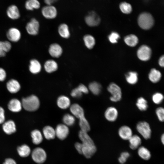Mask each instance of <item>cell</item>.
I'll return each instance as SVG.
<instances>
[{
	"mask_svg": "<svg viewBox=\"0 0 164 164\" xmlns=\"http://www.w3.org/2000/svg\"><path fill=\"white\" fill-rule=\"evenodd\" d=\"M21 103L23 108L29 111H36L40 106V101L38 98L34 95L23 98Z\"/></svg>",
	"mask_w": 164,
	"mask_h": 164,
	"instance_id": "1",
	"label": "cell"
},
{
	"mask_svg": "<svg viewBox=\"0 0 164 164\" xmlns=\"http://www.w3.org/2000/svg\"><path fill=\"white\" fill-rule=\"evenodd\" d=\"M138 23L139 26L142 29H148L153 26L154 20L152 16L150 13L143 12L139 15Z\"/></svg>",
	"mask_w": 164,
	"mask_h": 164,
	"instance_id": "2",
	"label": "cell"
},
{
	"mask_svg": "<svg viewBox=\"0 0 164 164\" xmlns=\"http://www.w3.org/2000/svg\"><path fill=\"white\" fill-rule=\"evenodd\" d=\"M108 91L111 94L110 100L113 102L120 101L122 97V91L120 87L114 83L110 84L107 87Z\"/></svg>",
	"mask_w": 164,
	"mask_h": 164,
	"instance_id": "3",
	"label": "cell"
},
{
	"mask_svg": "<svg viewBox=\"0 0 164 164\" xmlns=\"http://www.w3.org/2000/svg\"><path fill=\"white\" fill-rule=\"evenodd\" d=\"M136 128L138 133L146 139H149L151 135V129L149 124L145 121H140L136 125Z\"/></svg>",
	"mask_w": 164,
	"mask_h": 164,
	"instance_id": "4",
	"label": "cell"
},
{
	"mask_svg": "<svg viewBox=\"0 0 164 164\" xmlns=\"http://www.w3.org/2000/svg\"><path fill=\"white\" fill-rule=\"evenodd\" d=\"M31 156L34 162L38 164H42L46 159V154L42 148L37 147L34 149L31 153Z\"/></svg>",
	"mask_w": 164,
	"mask_h": 164,
	"instance_id": "5",
	"label": "cell"
},
{
	"mask_svg": "<svg viewBox=\"0 0 164 164\" xmlns=\"http://www.w3.org/2000/svg\"><path fill=\"white\" fill-rule=\"evenodd\" d=\"M85 21L89 26L94 27L98 26L101 21L100 18L95 12H89L85 18Z\"/></svg>",
	"mask_w": 164,
	"mask_h": 164,
	"instance_id": "6",
	"label": "cell"
},
{
	"mask_svg": "<svg viewBox=\"0 0 164 164\" xmlns=\"http://www.w3.org/2000/svg\"><path fill=\"white\" fill-rule=\"evenodd\" d=\"M41 12L43 16L48 19H54L56 16L57 13L56 8L51 5H47L43 7Z\"/></svg>",
	"mask_w": 164,
	"mask_h": 164,
	"instance_id": "7",
	"label": "cell"
},
{
	"mask_svg": "<svg viewBox=\"0 0 164 164\" xmlns=\"http://www.w3.org/2000/svg\"><path fill=\"white\" fill-rule=\"evenodd\" d=\"M55 130L56 136L59 139L63 140L68 136L69 133L68 126L63 124L58 125Z\"/></svg>",
	"mask_w": 164,
	"mask_h": 164,
	"instance_id": "8",
	"label": "cell"
},
{
	"mask_svg": "<svg viewBox=\"0 0 164 164\" xmlns=\"http://www.w3.org/2000/svg\"><path fill=\"white\" fill-rule=\"evenodd\" d=\"M39 27V22L36 19L32 18L26 26L27 33L32 35H36L38 33Z\"/></svg>",
	"mask_w": 164,
	"mask_h": 164,
	"instance_id": "9",
	"label": "cell"
},
{
	"mask_svg": "<svg viewBox=\"0 0 164 164\" xmlns=\"http://www.w3.org/2000/svg\"><path fill=\"white\" fill-rule=\"evenodd\" d=\"M137 55L138 58L142 61H147L149 60L151 55L150 48L146 45H142L138 49Z\"/></svg>",
	"mask_w": 164,
	"mask_h": 164,
	"instance_id": "10",
	"label": "cell"
},
{
	"mask_svg": "<svg viewBox=\"0 0 164 164\" xmlns=\"http://www.w3.org/2000/svg\"><path fill=\"white\" fill-rule=\"evenodd\" d=\"M106 119L110 122H114L117 119L118 116V111L115 107L113 106L108 107L104 112Z\"/></svg>",
	"mask_w": 164,
	"mask_h": 164,
	"instance_id": "11",
	"label": "cell"
},
{
	"mask_svg": "<svg viewBox=\"0 0 164 164\" xmlns=\"http://www.w3.org/2000/svg\"><path fill=\"white\" fill-rule=\"evenodd\" d=\"M82 144V154H83L87 158H91L96 151V147L94 144Z\"/></svg>",
	"mask_w": 164,
	"mask_h": 164,
	"instance_id": "12",
	"label": "cell"
},
{
	"mask_svg": "<svg viewBox=\"0 0 164 164\" xmlns=\"http://www.w3.org/2000/svg\"><path fill=\"white\" fill-rule=\"evenodd\" d=\"M7 37L11 41L16 42L18 41L21 37V33L20 31L15 28H10L8 31Z\"/></svg>",
	"mask_w": 164,
	"mask_h": 164,
	"instance_id": "13",
	"label": "cell"
},
{
	"mask_svg": "<svg viewBox=\"0 0 164 164\" xmlns=\"http://www.w3.org/2000/svg\"><path fill=\"white\" fill-rule=\"evenodd\" d=\"M70 110L72 115L79 119L85 117L83 109L77 104H74L71 105Z\"/></svg>",
	"mask_w": 164,
	"mask_h": 164,
	"instance_id": "14",
	"label": "cell"
},
{
	"mask_svg": "<svg viewBox=\"0 0 164 164\" xmlns=\"http://www.w3.org/2000/svg\"><path fill=\"white\" fill-rule=\"evenodd\" d=\"M120 137L124 140H128L133 135L131 128L127 125H123L121 127L118 131Z\"/></svg>",
	"mask_w": 164,
	"mask_h": 164,
	"instance_id": "15",
	"label": "cell"
},
{
	"mask_svg": "<svg viewBox=\"0 0 164 164\" xmlns=\"http://www.w3.org/2000/svg\"><path fill=\"white\" fill-rule=\"evenodd\" d=\"M50 55L54 58H58L62 55L63 49L61 46L56 43L51 44L48 50Z\"/></svg>",
	"mask_w": 164,
	"mask_h": 164,
	"instance_id": "16",
	"label": "cell"
},
{
	"mask_svg": "<svg viewBox=\"0 0 164 164\" xmlns=\"http://www.w3.org/2000/svg\"><path fill=\"white\" fill-rule=\"evenodd\" d=\"M6 13L8 17L12 19H17L20 16L19 9L15 5H12L9 6Z\"/></svg>",
	"mask_w": 164,
	"mask_h": 164,
	"instance_id": "17",
	"label": "cell"
},
{
	"mask_svg": "<svg viewBox=\"0 0 164 164\" xmlns=\"http://www.w3.org/2000/svg\"><path fill=\"white\" fill-rule=\"evenodd\" d=\"M6 87L9 91L12 93L17 92L21 88L19 82L14 79H12L9 80L7 83Z\"/></svg>",
	"mask_w": 164,
	"mask_h": 164,
	"instance_id": "18",
	"label": "cell"
},
{
	"mask_svg": "<svg viewBox=\"0 0 164 164\" xmlns=\"http://www.w3.org/2000/svg\"><path fill=\"white\" fill-rule=\"evenodd\" d=\"M57 104L60 108L65 109L70 106V100L65 95H61L57 98Z\"/></svg>",
	"mask_w": 164,
	"mask_h": 164,
	"instance_id": "19",
	"label": "cell"
},
{
	"mask_svg": "<svg viewBox=\"0 0 164 164\" xmlns=\"http://www.w3.org/2000/svg\"><path fill=\"white\" fill-rule=\"evenodd\" d=\"M2 128L4 132L8 135L11 134L16 131L15 124L11 120L5 122L3 125Z\"/></svg>",
	"mask_w": 164,
	"mask_h": 164,
	"instance_id": "20",
	"label": "cell"
},
{
	"mask_svg": "<svg viewBox=\"0 0 164 164\" xmlns=\"http://www.w3.org/2000/svg\"><path fill=\"white\" fill-rule=\"evenodd\" d=\"M22 106L21 103L16 99L11 100L8 104V109L10 111L15 112L20 111L22 109Z\"/></svg>",
	"mask_w": 164,
	"mask_h": 164,
	"instance_id": "21",
	"label": "cell"
},
{
	"mask_svg": "<svg viewBox=\"0 0 164 164\" xmlns=\"http://www.w3.org/2000/svg\"><path fill=\"white\" fill-rule=\"evenodd\" d=\"M44 67L45 71L48 73H51L56 71L58 68L57 63L53 60H49L46 61Z\"/></svg>",
	"mask_w": 164,
	"mask_h": 164,
	"instance_id": "22",
	"label": "cell"
},
{
	"mask_svg": "<svg viewBox=\"0 0 164 164\" xmlns=\"http://www.w3.org/2000/svg\"><path fill=\"white\" fill-rule=\"evenodd\" d=\"M29 69L32 73L36 74L40 71L41 65L40 62L37 60L32 59L30 61Z\"/></svg>",
	"mask_w": 164,
	"mask_h": 164,
	"instance_id": "23",
	"label": "cell"
},
{
	"mask_svg": "<svg viewBox=\"0 0 164 164\" xmlns=\"http://www.w3.org/2000/svg\"><path fill=\"white\" fill-rule=\"evenodd\" d=\"M43 132L44 137L47 140L53 139L56 137L55 130L50 126L44 127Z\"/></svg>",
	"mask_w": 164,
	"mask_h": 164,
	"instance_id": "24",
	"label": "cell"
},
{
	"mask_svg": "<svg viewBox=\"0 0 164 164\" xmlns=\"http://www.w3.org/2000/svg\"><path fill=\"white\" fill-rule=\"evenodd\" d=\"M162 75L161 72L155 69H152L150 71L148 76L149 80L152 83H156L159 81Z\"/></svg>",
	"mask_w": 164,
	"mask_h": 164,
	"instance_id": "25",
	"label": "cell"
},
{
	"mask_svg": "<svg viewBox=\"0 0 164 164\" xmlns=\"http://www.w3.org/2000/svg\"><path fill=\"white\" fill-rule=\"evenodd\" d=\"M58 32L59 35L64 38L67 39L70 36L69 27L65 23H62L59 25L58 28Z\"/></svg>",
	"mask_w": 164,
	"mask_h": 164,
	"instance_id": "26",
	"label": "cell"
},
{
	"mask_svg": "<svg viewBox=\"0 0 164 164\" xmlns=\"http://www.w3.org/2000/svg\"><path fill=\"white\" fill-rule=\"evenodd\" d=\"M128 141L130 143V147L133 150L138 148L142 142L141 138L136 135H132Z\"/></svg>",
	"mask_w": 164,
	"mask_h": 164,
	"instance_id": "27",
	"label": "cell"
},
{
	"mask_svg": "<svg viewBox=\"0 0 164 164\" xmlns=\"http://www.w3.org/2000/svg\"><path fill=\"white\" fill-rule=\"evenodd\" d=\"M32 142L35 145H39L43 140V137L41 132L38 130L32 131L31 133Z\"/></svg>",
	"mask_w": 164,
	"mask_h": 164,
	"instance_id": "28",
	"label": "cell"
},
{
	"mask_svg": "<svg viewBox=\"0 0 164 164\" xmlns=\"http://www.w3.org/2000/svg\"><path fill=\"white\" fill-rule=\"evenodd\" d=\"M17 151L19 155L22 157H28L31 152L30 148L26 144L19 146L17 148Z\"/></svg>",
	"mask_w": 164,
	"mask_h": 164,
	"instance_id": "29",
	"label": "cell"
},
{
	"mask_svg": "<svg viewBox=\"0 0 164 164\" xmlns=\"http://www.w3.org/2000/svg\"><path fill=\"white\" fill-rule=\"evenodd\" d=\"M79 137L84 144H94L93 141L87 134V132L80 130L78 134Z\"/></svg>",
	"mask_w": 164,
	"mask_h": 164,
	"instance_id": "30",
	"label": "cell"
},
{
	"mask_svg": "<svg viewBox=\"0 0 164 164\" xmlns=\"http://www.w3.org/2000/svg\"><path fill=\"white\" fill-rule=\"evenodd\" d=\"M83 40L86 46L89 49L93 48L95 44L94 37L91 35L87 34L83 37Z\"/></svg>",
	"mask_w": 164,
	"mask_h": 164,
	"instance_id": "31",
	"label": "cell"
},
{
	"mask_svg": "<svg viewBox=\"0 0 164 164\" xmlns=\"http://www.w3.org/2000/svg\"><path fill=\"white\" fill-rule=\"evenodd\" d=\"M125 76L126 80L129 84H135L138 81V73L135 72L130 71L127 73Z\"/></svg>",
	"mask_w": 164,
	"mask_h": 164,
	"instance_id": "32",
	"label": "cell"
},
{
	"mask_svg": "<svg viewBox=\"0 0 164 164\" xmlns=\"http://www.w3.org/2000/svg\"><path fill=\"white\" fill-rule=\"evenodd\" d=\"M88 88L93 94L98 95L101 92V86L100 84L97 82H93L89 84Z\"/></svg>",
	"mask_w": 164,
	"mask_h": 164,
	"instance_id": "33",
	"label": "cell"
},
{
	"mask_svg": "<svg viewBox=\"0 0 164 164\" xmlns=\"http://www.w3.org/2000/svg\"><path fill=\"white\" fill-rule=\"evenodd\" d=\"M138 153L139 156L145 160L149 159L151 157L150 152L144 146H141L138 148Z\"/></svg>",
	"mask_w": 164,
	"mask_h": 164,
	"instance_id": "34",
	"label": "cell"
},
{
	"mask_svg": "<svg viewBox=\"0 0 164 164\" xmlns=\"http://www.w3.org/2000/svg\"><path fill=\"white\" fill-rule=\"evenodd\" d=\"M40 6V3L38 0H27L25 4L26 8L29 10L38 9Z\"/></svg>",
	"mask_w": 164,
	"mask_h": 164,
	"instance_id": "35",
	"label": "cell"
},
{
	"mask_svg": "<svg viewBox=\"0 0 164 164\" xmlns=\"http://www.w3.org/2000/svg\"><path fill=\"white\" fill-rule=\"evenodd\" d=\"M124 41L128 45L133 47L137 44L138 42V39L135 35L131 34L125 38Z\"/></svg>",
	"mask_w": 164,
	"mask_h": 164,
	"instance_id": "36",
	"label": "cell"
},
{
	"mask_svg": "<svg viewBox=\"0 0 164 164\" xmlns=\"http://www.w3.org/2000/svg\"><path fill=\"white\" fill-rule=\"evenodd\" d=\"M136 105L138 109L142 111L147 110L148 107L147 101L142 97L137 99Z\"/></svg>",
	"mask_w": 164,
	"mask_h": 164,
	"instance_id": "37",
	"label": "cell"
},
{
	"mask_svg": "<svg viewBox=\"0 0 164 164\" xmlns=\"http://www.w3.org/2000/svg\"><path fill=\"white\" fill-rule=\"evenodd\" d=\"M63 124L67 126H72L75 123V117L72 114H65L63 117L62 119Z\"/></svg>",
	"mask_w": 164,
	"mask_h": 164,
	"instance_id": "38",
	"label": "cell"
},
{
	"mask_svg": "<svg viewBox=\"0 0 164 164\" xmlns=\"http://www.w3.org/2000/svg\"><path fill=\"white\" fill-rule=\"evenodd\" d=\"M79 125L81 130L88 132L90 130V125L85 117L79 119Z\"/></svg>",
	"mask_w": 164,
	"mask_h": 164,
	"instance_id": "39",
	"label": "cell"
},
{
	"mask_svg": "<svg viewBox=\"0 0 164 164\" xmlns=\"http://www.w3.org/2000/svg\"><path fill=\"white\" fill-rule=\"evenodd\" d=\"M164 99L163 95L159 92H156L152 95V100L154 103L158 104L161 103Z\"/></svg>",
	"mask_w": 164,
	"mask_h": 164,
	"instance_id": "40",
	"label": "cell"
},
{
	"mask_svg": "<svg viewBox=\"0 0 164 164\" xmlns=\"http://www.w3.org/2000/svg\"><path fill=\"white\" fill-rule=\"evenodd\" d=\"M120 8L121 12L125 14H129L132 11V7L129 4L126 2L121 3L120 5Z\"/></svg>",
	"mask_w": 164,
	"mask_h": 164,
	"instance_id": "41",
	"label": "cell"
},
{
	"mask_svg": "<svg viewBox=\"0 0 164 164\" xmlns=\"http://www.w3.org/2000/svg\"><path fill=\"white\" fill-rule=\"evenodd\" d=\"M11 47V44L10 42L0 41V51L6 53L10 50Z\"/></svg>",
	"mask_w": 164,
	"mask_h": 164,
	"instance_id": "42",
	"label": "cell"
},
{
	"mask_svg": "<svg viewBox=\"0 0 164 164\" xmlns=\"http://www.w3.org/2000/svg\"><path fill=\"white\" fill-rule=\"evenodd\" d=\"M155 113L159 120L163 122L164 120V109L162 107L157 108L155 110Z\"/></svg>",
	"mask_w": 164,
	"mask_h": 164,
	"instance_id": "43",
	"label": "cell"
},
{
	"mask_svg": "<svg viewBox=\"0 0 164 164\" xmlns=\"http://www.w3.org/2000/svg\"><path fill=\"white\" fill-rule=\"evenodd\" d=\"M119 37V35L118 33L115 32H113L108 36V39L111 43H114L117 42V40Z\"/></svg>",
	"mask_w": 164,
	"mask_h": 164,
	"instance_id": "44",
	"label": "cell"
},
{
	"mask_svg": "<svg viewBox=\"0 0 164 164\" xmlns=\"http://www.w3.org/2000/svg\"><path fill=\"white\" fill-rule=\"evenodd\" d=\"M129 156V154L127 152H122L120 156L118 158L119 162L121 164L125 163Z\"/></svg>",
	"mask_w": 164,
	"mask_h": 164,
	"instance_id": "45",
	"label": "cell"
},
{
	"mask_svg": "<svg viewBox=\"0 0 164 164\" xmlns=\"http://www.w3.org/2000/svg\"><path fill=\"white\" fill-rule=\"evenodd\" d=\"M82 92L77 87L73 89L70 93L72 97L77 98L80 97L82 96Z\"/></svg>",
	"mask_w": 164,
	"mask_h": 164,
	"instance_id": "46",
	"label": "cell"
},
{
	"mask_svg": "<svg viewBox=\"0 0 164 164\" xmlns=\"http://www.w3.org/2000/svg\"><path fill=\"white\" fill-rule=\"evenodd\" d=\"M77 87L81 91L83 94H87L88 93V88L84 85L80 84Z\"/></svg>",
	"mask_w": 164,
	"mask_h": 164,
	"instance_id": "47",
	"label": "cell"
},
{
	"mask_svg": "<svg viewBox=\"0 0 164 164\" xmlns=\"http://www.w3.org/2000/svg\"><path fill=\"white\" fill-rule=\"evenodd\" d=\"M6 76V73L4 69L2 68H0V81H2L4 80Z\"/></svg>",
	"mask_w": 164,
	"mask_h": 164,
	"instance_id": "48",
	"label": "cell"
},
{
	"mask_svg": "<svg viewBox=\"0 0 164 164\" xmlns=\"http://www.w3.org/2000/svg\"><path fill=\"white\" fill-rule=\"evenodd\" d=\"M4 110L3 108L0 106V124L3 123L5 120Z\"/></svg>",
	"mask_w": 164,
	"mask_h": 164,
	"instance_id": "49",
	"label": "cell"
},
{
	"mask_svg": "<svg viewBox=\"0 0 164 164\" xmlns=\"http://www.w3.org/2000/svg\"><path fill=\"white\" fill-rule=\"evenodd\" d=\"M75 147L78 153L82 154V143L77 142L75 144Z\"/></svg>",
	"mask_w": 164,
	"mask_h": 164,
	"instance_id": "50",
	"label": "cell"
},
{
	"mask_svg": "<svg viewBox=\"0 0 164 164\" xmlns=\"http://www.w3.org/2000/svg\"><path fill=\"white\" fill-rule=\"evenodd\" d=\"M3 164H17L15 161L11 158L6 159Z\"/></svg>",
	"mask_w": 164,
	"mask_h": 164,
	"instance_id": "51",
	"label": "cell"
},
{
	"mask_svg": "<svg viewBox=\"0 0 164 164\" xmlns=\"http://www.w3.org/2000/svg\"><path fill=\"white\" fill-rule=\"evenodd\" d=\"M164 56H161L159 59V65L162 67H164Z\"/></svg>",
	"mask_w": 164,
	"mask_h": 164,
	"instance_id": "52",
	"label": "cell"
},
{
	"mask_svg": "<svg viewBox=\"0 0 164 164\" xmlns=\"http://www.w3.org/2000/svg\"><path fill=\"white\" fill-rule=\"evenodd\" d=\"M56 0H44V1L47 5H50L52 3Z\"/></svg>",
	"mask_w": 164,
	"mask_h": 164,
	"instance_id": "53",
	"label": "cell"
},
{
	"mask_svg": "<svg viewBox=\"0 0 164 164\" xmlns=\"http://www.w3.org/2000/svg\"><path fill=\"white\" fill-rule=\"evenodd\" d=\"M6 53L0 51V57H4L5 56Z\"/></svg>",
	"mask_w": 164,
	"mask_h": 164,
	"instance_id": "54",
	"label": "cell"
},
{
	"mask_svg": "<svg viewBox=\"0 0 164 164\" xmlns=\"http://www.w3.org/2000/svg\"><path fill=\"white\" fill-rule=\"evenodd\" d=\"M161 140L163 144H164V134H163L161 137Z\"/></svg>",
	"mask_w": 164,
	"mask_h": 164,
	"instance_id": "55",
	"label": "cell"
}]
</instances>
